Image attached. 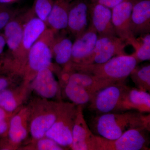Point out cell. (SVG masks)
Masks as SVG:
<instances>
[{
  "mask_svg": "<svg viewBox=\"0 0 150 150\" xmlns=\"http://www.w3.org/2000/svg\"><path fill=\"white\" fill-rule=\"evenodd\" d=\"M91 123L96 136L113 140L131 129L142 127L150 129V115L134 110L110 112L98 114Z\"/></svg>",
  "mask_w": 150,
  "mask_h": 150,
  "instance_id": "obj_1",
  "label": "cell"
},
{
  "mask_svg": "<svg viewBox=\"0 0 150 150\" xmlns=\"http://www.w3.org/2000/svg\"><path fill=\"white\" fill-rule=\"evenodd\" d=\"M137 64V60L132 54H126L115 56L102 64H71L70 69L121 82H125Z\"/></svg>",
  "mask_w": 150,
  "mask_h": 150,
  "instance_id": "obj_2",
  "label": "cell"
},
{
  "mask_svg": "<svg viewBox=\"0 0 150 150\" xmlns=\"http://www.w3.org/2000/svg\"><path fill=\"white\" fill-rule=\"evenodd\" d=\"M150 130L145 127L131 129L113 140L96 135L97 150H150Z\"/></svg>",
  "mask_w": 150,
  "mask_h": 150,
  "instance_id": "obj_3",
  "label": "cell"
},
{
  "mask_svg": "<svg viewBox=\"0 0 150 150\" xmlns=\"http://www.w3.org/2000/svg\"><path fill=\"white\" fill-rule=\"evenodd\" d=\"M129 88L124 82L116 83L105 88L94 96L88 108L97 114L122 112V101Z\"/></svg>",
  "mask_w": 150,
  "mask_h": 150,
  "instance_id": "obj_4",
  "label": "cell"
},
{
  "mask_svg": "<svg viewBox=\"0 0 150 150\" xmlns=\"http://www.w3.org/2000/svg\"><path fill=\"white\" fill-rule=\"evenodd\" d=\"M125 41L117 36H98L91 54L79 64H100L115 56L126 55Z\"/></svg>",
  "mask_w": 150,
  "mask_h": 150,
  "instance_id": "obj_5",
  "label": "cell"
},
{
  "mask_svg": "<svg viewBox=\"0 0 150 150\" xmlns=\"http://www.w3.org/2000/svg\"><path fill=\"white\" fill-rule=\"evenodd\" d=\"M55 33L47 28L28 51V65L34 71L49 68L52 63V47L55 37Z\"/></svg>",
  "mask_w": 150,
  "mask_h": 150,
  "instance_id": "obj_6",
  "label": "cell"
},
{
  "mask_svg": "<svg viewBox=\"0 0 150 150\" xmlns=\"http://www.w3.org/2000/svg\"><path fill=\"white\" fill-rule=\"evenodd\" d=\"M137 0H125L112 9V24L116 36L137 49L139 41L131 28V14Z\"/></svg>",
  "mask_w": 150,
  "mask_h": 150,
  "instance_id": "obj_7",
  "label": "cell"
},
{
  "mask_svg": "<svg viewBox=\"0 0 150 150\" xmlns=\"http://www.w3.org/2000/svg\"><path fill=\"white\" fill-rule=\"evenodd\" d=\"M71 147L74 150H97L96 135L93 134L86 122L82 105H78Z\"/></svg>",
  "mask_w": 150,
  "mask_h": 150,
  "instance_id": "obj_8",
  "label": "cell"
},
{
  "mask_svg": "<svg viewBox=\"0 0 150 150\" xmlns=\"http://www.w3.org/2000/svg\"><path fill=\"white\" fill-rule=\"evenodd\" d=\"M76 115L69 110H63L57 116L56 122L46 132L45 136L63 146H71L72 131Z\"/></svg>",
  "mask_w": 150,
  "mask_h": 150,
  "instance_id": "obj_9",
  "label": "cell"
},
{
  "mask_svg": "<svg viewBox=\"0 0 150 150\" xmlns=\"http://www.w3.org/2000/svg\"><path fill=\"white\" fill-rule=\"evenodd\" d=\"M89 0H71L67 29L76 38L87 29L89 23Z\"/></svg>",
  "mask_w": 150,
  "mask_h": 150,
  "instance_id": "obj_10",
  "label": "cell"
},
{
  "mask_svg": "<svg viewBox=\"0 0 150 150\" xmlns=\"http://www.w3.org/2000/svg\"><path fill=\"white\" fill-rule=\"evenodd\" d=\"M89 23L98 36H116L112 20V9L90 1Z\"/></svg>",
  "mask_w": 150,
  "mask_h": 150,
  "instance_id": "obj_11",
  "label": "cell"
},
{
  "mask_svg": "<svg viewBox=\"0 0 150 150\" xmlns=\"http://www.w3.org/2000/svg\"><path fill=\"white\" fill-rule=\"evenodd\" d=\"M98 35L91 25L73 43L71 64H79L93 51Z\"/></svg>",
  "mask_w": 150,
  "mask_h": 150,
  "instance_id": "obj_12",
  "label": "cell"
},
{
  "mask_svg": "<svg viewBox=\"0 0 150 150\" xmlns=\"http://www.w3.org/2000/svg\"><path fill=\"white\" fill-rule=\"evenodd\" d=\"M131 28L135 37L150 32V0H137L131 14Z\"/></svg>",
  "mask_w": 150,
  "mask_h": 150,
  "instance_id": "obj_13",
  "label": "cell"
},
{
  "mask_svg": "<svg viewBox=\"0 0 150 150\" xmlns=\"http://www.w3.org/2000/svg\"><path fill=\"white\" fill-rule=\"evenodd\" d=\"M24 15L14 17L4 28V34L9 50L13 53L22 52V43L23 35V26L28 16Z\"/></svg>",
  "mask_w": 150,
  "mask_h": 150,
  "instance_id": "obj_14",
  "label": "cell"
},
{
  "mask_svg": "<svg viewBox=\"0 0 150 150\" xmlns=\"http://www.w3.org/2000/svg\"><path fill=\"white\" fill-rule=\"evenodd\" d=\"M67 74V81H71L79 85L93 96L105 88L118 83L94 75L76 71L75 72L74 70L73 72Z\"/></svg>",
  "mask_w": 150,
  "mask_h": 150,
  "instance_id": "obj_15",
  "label": "cell"
},
{
  "mask_svg": "<svg viewBox=\"0 0 150 150\" xmlns=\"http://www.w3.org/2000/svg\"><path fill=\"white\" fill-rule=\"evenodd\" d=\"M137 110L142 113H150V95L148 92L129 87L121 104L122 112Z\"/></svg>",
  "mask_w": 150,
  "mask_h": 150,
  "instance_id": "obj_16",
  "label": "cell"
},
{
  "mask_svg": "<svg viewBox=\"0 0 150 150\" xmlns=\"http://www.w3.org/2000/svg\"><path fill=\"white\" fill-rule=\"evenodd\" d=\"M47 27L45 22L37 16H31L30 14L23 26L22 52L28 54L31 46L46 31Z\"/></svg>",
  "mask_w": 150,
  "mask_h": 150,
  "instance_id": "obj_17",
  "label": "cell"
},
{
  "mask_svg": "<svg viewBox=\"0 0 150 150\" xmlns=\"http://www.w3.org/2000/svg\"><path fill=\"white\" fill-rule=\"evenodd\" d=\"M71 0H54L46 23L55 33L67 29Z\"/></svg>",
  "mask_w": 150,
  "mask_h": 150,
  "instance_id": "obj_18",
  "label": "cell"
},
{
  "mask_svg": "<svg viewBox=\"0 0 150 150\" xmlns=\"http://www.w3.org/2000/svg\"><path fill=\"white\" fill-rule=\"evenodd\" d=\"M33 84L35 91L45 98H52L58 93V83L49 68L36 73Z\"/></svg>",
  "mask_w": 150,
  "mask_h": 150,
  "instance_id": "obj_19",
  "label": "cell"
},
{
  "mask_svg": "<svg viewBox=\"0 0 150 150\" xmlns=\"http://www.w3.org/2000/svg\"><path fill=\"white\" fill-rule=\"evenodd\" d=\"M72 45L71 40L68 38L55 37L52 51L57 64L69 68L71 66Z\"/></svg>",
  "mask_w": 150,
  "mask_h": 150,
  "instance_id": "obj_20",
  "label": "cell"
},
{
  "mask_svg": "<svg viewBox=\"0 0 150 150\" xmlns=\"http://www.w3.org/2000/svg\"><path fill=\"white\" fill-rule=\"evenodd\" d=\"M58 114L49 113L35 118L30 125V133L32 137L35 139L43 138L46 132L56 122Z\"/></svg>",
  "mask_w": 150,
  "mask_h": 150,
  "instance_id": "obj_21",
  "label": "cell"
},
{
  "mask_svg": "<svg viewBox=\"0 0 150 150\" xmlns=\"http://www.w3.org/2000/svg\"><path fill=\"white\" fill-rule=\"evenodd\" d=\"M65 92L67 97L78 105L87 104L94 97L79 85L70 81H67Z\"/></svg>",
  "mask_w": 150,
  "mask_h": 150,
  "instance_id": "obj_22",
  "label": "cell"
},
{
  "mask_svg": "<svg viewBox=\"0 0 150 150\" xmlns=\"http://www.w3.org/2000/svg\"><path fill=\"white\" fill-rule=\"evenodd\" d=\"M137 88L146 92L150 91V65L136 67L130 76Z\"/></svg>",
  "mask_w": 150,
  "mask_h": 150,
  "instance_id": "obj_23",
  "label": "cell"
},
{
  "mask_svg": "<svg viewBox=\"0 0 150 150\" xmlns=\"http://www.w3.org/2000/svg\"><path fill=\"white\" fill-rule=\"evenodd\" d=\"M8 136L11 141L15 143L22 142L27 136V131L23 125L21 118L18 115H16L11 120Z\"/></svg>",
  "mask_w": 150,
  "mask_h": 150,
  "instance_id": "obj_24",
  "label": "cell"
},
{
  "mask_svg": "<svg viewBox=\"0 0 150 150\" xmlns=\"http://www.w3.org/2000/svg\"><path fill=\"white\" fill-rule=\"evenodd\" d=\"M137 60V63L149 61L150 59V34L143 35L135 52L132 54Z\"/></svg>",
  "mask_w": 150,
  "mask_h": 150,
  "instance_id": "obj_25",
  "label": "cell"
},
{
  "mask_svg": "<svg viewBox=\"0 0 150 150\" xmlns=\"http://www.w3.org/2000/svg\"><path fill=\"white\" fill-rule=\"evenodd\" d=\"M54 0H34L33 11L38 18L46 23Z\"/></svg>",
  "mask_w": 150,
  "mask_h": 150,
  "instance_id": "obj_26",
  "label": "cell"
},
{
  "mask_svg": "<svg viewBox=\"0 0 150 150\" xmlns=\"http://www.w3.org/2000/svg\"><path fill=\"white\" fill-rule=\"evenodd\" d=\"M17 103L13 94L8 90H4L0 92V108L6 112H11L15 110Z\"/></svg>",
  "mask_w": 150,
  "mask_h": 150,
  "instance_id": "obj_27",
  "label": "cell"
},
{
  "mask_svg": "<svg viewBox=\"0 0 150 150\" xmlns=\"http://www.w3.org/2000/svg\"><path fill=\"white\" fill-rule=\"evenodd\" d=\"M15 11L11 8L8 5L0 4V32L14 17Z\"/></svg>",
  "mask_w": 150,
  "mask_h": 150,
  "instance_id": "obj_28",
  "label": "cell"
},
{
  "mask_svg": "<svg viewBox=\"0 0 150 150\" xmlns=\"http://www.w3.org/2000/svg\"><path fill=\"white\" fill-rule=\"evenodd\" d=\"M38 149L40 150H61L63 148L51 139H41L37 144Z\"/></svg>",
  "mask_w": 150,
  "mask_h": 150,
  "instance_id": "obj_29",
  "label": "cell"
},
{
  "mask_svg": "<svg viewBox=\"0 0 150 150\" xmlns=\"http://www.w3.org/2000/svg\"><path fill=\"white\" fill-rule=\"evenodd\" d=\"M6 111L0 108V136L4 135L8 129Z\"/></svg>",
  "mask_w": 150,
  "mask_h": 150,
  "instance_id": "obj_30",
  "label": "cell"
},
{
  "mask_svg": "<svg viewBox=\"0 0 150 150\" xmlns=\"http://www.w3.org/2000/svg\"><path fill=\"white\" fill-rule=\"evenodd\" d=\"M91 2L100 4L112 9L125 0H89Z\"/></svg>",
  "mask_w": 150,
  "mask_h": 150,
  "instance_id": "obj_31",
  "label": "cell"
},
{
  "mask_svg": "<svg viewBox=\"0 0 150 150\" xmlns=\"http://www.w3.org/2000/svg\"><path fill=\"white\" fill-rule=\"evenodd\" d=\"M6 45V43L4 35V33L0 32V56L2 55Z\"/></svg>",
  "mask_w": 150,
  "mask_h": 150,
  "instance_id": "obj_32",
  "label": "cell"
},
{
  "mask_svg": "<svg viewBox=\"0 0 150 150\" xmlns=\"http://www.w3.org/2000/svg\"><path fill=\"white\" fill-rule=\"evenodd\" d=\"M8 85V81L5 78L0 76V92L5 89Z\"/></svg>",
  "mask_w": 150,
  "mask_h": 150,
  "instance_id": "obj_33",
  "label": "cell"
},
{
  "mask_svg": "<svg viewBox=\"0 0 150 150\" xmlns=\"http://www.w3.org/2000/svg\"><path fill=\"white\" fill-rule=\"evenodd\" d=\"M14 0H0V4L8 5Z\"/></svg>",
  "mask_w": 150,
  "mask_h": 150,
  "instance_id": "obj_34",
  "label": "cell"
}]
</instances>
